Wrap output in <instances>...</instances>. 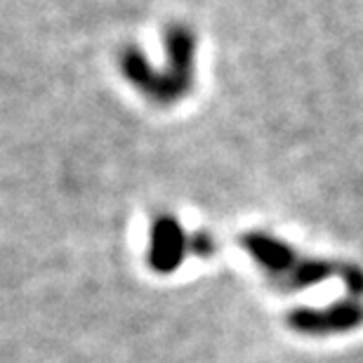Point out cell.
Here are the masks:
<instances>
[{"instance_id":"1","label":"cell","mask_w":363,"mask_h":363,"mask_svg":"<svg viewBox=\"0 0 363 363\" xmlns=\"http://www.w3.org/2000/svg\"><path fill=\"white\" fill-rule=\"evenodd\" d=\"M189 238L182 224L170 215H158L151 224L149 236V264L158 274H170L186 255Z\"/></svg>"},{"instance_id":"2","label":"cell","mask_w":363,"mask_h":363,"mask_svg":"<svg viewBox=\"0 0 363 363\" xmlns=\"http://www.w3.org/2000/svg\"><path fill=\"white\" fill-rule=\"evenodd\" d=\"M361 321L363 309L357 302H337L325 309H300L288 318V323L297 333H307V335H328V333L352 330Z\"/></svg>"},{"instance_id":"3","label":"cell","mask_w":363,"mask_h":363,"mask_svg":"<svg viewBox=\"0 0 363 363\" xmlns=\"http://www.w3.org/2000/svg\"><path fill=\"white\" fill-rule=\"evenodd\" d=\"M241 243H243V248L250 252V257L255 259L272 279L279 281L281 286H286L290 274L302 262V259L295 255L293 248H288L279 238L262 234V231H250V234L243 236Z\"/></svg>"},{"instance_id":"4","label":"cell","mask_w":363,"mask_h":363,"mask_svg":"<svg viewBox=\"0 0 363 363\" xmlns=\"http://www.w3.org/2000/svg\"><path fill=\"white\" fill-rule=\"evenodd\" d=\"M191 250H196L199 255H213L215 252V241L210 238L206 231H201V234H196L194 238H191Z\"/></svg>"}]
</instances>
